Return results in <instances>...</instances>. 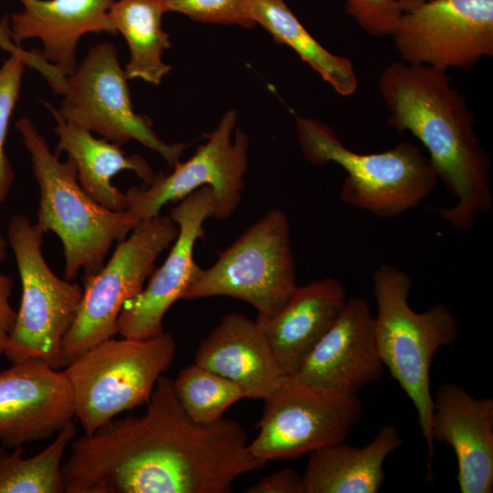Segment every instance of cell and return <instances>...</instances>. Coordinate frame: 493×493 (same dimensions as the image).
Listing matches in <instances>:
<instances>
[{
    "instance_id": "obj_1",
    "label": "cell",
    "mask_w": 493,
    "mask_h": 493,
    "mask_svg": "<svg viewBox=\"0 0 493 493\" xmlns=\"http://www.w3.org/2000/svg\"><path fill=\"white\" fill-rule=\"evenodd\" d=\"M378 88L388 112L387 124L412 133L425 146L438 180L455 196L453 206L438 209L458 231H467L493 206L491 161L475 130V114L446 71L404 61L391 62Z\"/></svg>"
},
{
    "instance_id": "obj_2",
    "label": "cell",
    "mask_w": 493,
    "mask_h": 493,
    "mask_svg": "<svg viewBox=\"0 0 493 493\" xmlns=\"http://www.w3.org/2000/svg\"><path fill=\"white\" fill-rule=\"evenodd\" d=\"M30 155L39 187L36 226L60 240L65 257V279L97 273L115 241L128 236L140 223L127 211L116 212L92 199L81 187L74 162H61L26 117L16 122Z\"/></svg>"
},
{
    "instance_id": "obj_3",
    "label": "cell",
    "mask_w": 493,
    "mask_h": 493,
    "mask_svg": "<svg viewBox=\"0 0 493 493\" xmlns=\"http://www.w3.org/2000/svg\"><path fill=\"white\" fill-rule=\"evenodd\" d=\"M412 284L409 274L395 266L382 264L374 270V331L384 367L415 408L432 476L434 401L430 371L437 351L456 340L458 328L456 318L444 304H435L425 312L413 310L408 302Z\"/></svg>"
},
{
    "instance_id": "obj_4",
    "label": "cell",
    "mask_w": 493,
    "mask_h": 493,
    "mask_svg": "<svg viewBox=\"0 0 493 493\" xmlns=\"http://www.w3.org/2000/svg\"><path fill=\"white\" fill-rule=\"evenodd\" d=\"M296 130L307 161L317 166L332 163L346 172L341 200L377 217H397L416 207L439 181L429 158L412 142H401L381 152L359 153L318 120L298 117Z\"/></svg>"
},
{
    "instance_id": "obj_5",
    "label": "cell",
    "mask_w": 493,
    "mask_h": 493,
    "mask_svg": "<svg viewBox=\"0 0 493 493\" xmlns=\"http://www.w3.org/2000/svg\"><path fill=\"white\" fill-rule=\"evenodd\" d=\"M176 345L167 332L148 339H108L64 368L73 398L74 419L85 435L120 414L146 404L171 366Z\"/></svg>"
},
{
    "instance_id": "obj_6",
    "label": "cell",
    "mask_w": 493,
    "mask_h": 493,
    "mask_svg": "<svg viewBox=\"0 0 493 493\" xmlns=\"http://www.w3.org/2000/svg\"><path fill=\"white\" fill-rule=\"evenodd\" d=\"M297 287L289 223L274 208L202 268L183 299L230 297L253 306L263 322L286 305Z\"/></svg>"
},
{
    "instance_id": "obj_7",
    "label": "cell",
    "mask_w": 493,
    "mask_h": 493,
    "mask_svg": "<svg viewBox=\"0 0 493 493\" xmlns=\"http://www.w3.org/2000/svg\"><path fill=\"white\" fill-rule=\"evenodd\" d=\"M178 231L170 215L159 214L141 221L130 236L118 242L97 273L83 278L82 299L61 346V368L117 334L123 305L142 291L155 270L157 258L172 246Z\"/></svg>"
},
{
    "instance_id": "obj_8",
    "label": "cell",
    "mask_w": 493,
    "mask_h": 493,
    "mask_svg": "<svg viewBox=\"0 0 493 493\" xmlns=\"http://www.w3.org/2000/svg\"><path fill=\"white\" fill-rule=\"evenodd\" d=\"M43 235L23 215H14L7 227L22 296L5 356L12 363L37 358L60 369L62 342L75 320L83 288L50 269L42 252Z\"/></svg>"
},
{
    "instance_id": "obj_9",
    "label": "cell",
    "mask_w": 493,
    "mask_h": 493,
    "mask_svg": "<svg viewBox=\"0 0 493 493\" xmlns=\"http://www.w3.org/2000/svg\"><path fill=\"white\" fill-rule=\"evenodd\" d=\"M127 80L115 46L100 43L67 77L58 110L67 121L109 142L123 145L138 141L173 166L188 145L169 144L157 136L151 120L134 111Z\"/></svg>"
},
{
    "instance_id": "obj_10",
    "label": "cell",
    "mask_w": 493,
    "mask_h": 493,
    "mask_svg": "<svg viewBox=\"0 0 493 493\" xmlns=\"http://www.w3.org/2000/svg\"><path fill=\"white\" fill-rule=\"evenodd\" d=\"M362 411L358 394H344L299 383L288 377L265 400L251 455L267 463L289 460L344 442Z\"/></svg>"
},
{
    "instance_id": "obj_11",
    "label": "cell",
    "mask_w": 493,
    "mask_h": 493,
    "mask_svg": "<svg viewBox=\"0 0 493 493\" xmlns=\"http://www.w3.org/2000/svg\"><path fill=\"white\" fill-rule=\"evenodd\" d=\"M236 113L230 110L216 129L206 136V142L186 162L176 163L168 174L160 173L142 187L132 186L126 192L128 214L138 222L160 214L171 202H177L195 190L209 185L215 196L214 217L225 220L241 202L244 175L248 166V138L240 129L232 131Z\"/></svg>"
},
{
    "instance_id": "obj_12",
    "label": "cell",
    "mask_w": 493,
    "mask_h": 493,
    "mask_svg": "<svg viewBox=\"0 0 493 493\" xmlns=\"http://www.w3.org/2000/svg\"><path fill=\"white\" fill-rule=\"evenodd\" d=\"M392 37L404 63L471 70L493 56V0H428L403 13Z\"/></svg>"
},
{
    "instance_id": "obj_13",
    "label": "cell",
    "mask_w": 493,
    "mask_h": 493,
    "mask_svg": "<svg viewBox=\"0 0 493 493\" xmlns=\"http://www.w3.org/2000/svg\"><path fill=\"white\" fill-rule=\"evenodd\" d=\"M215 196L205 185L170 208L178 236L163 265L154 270L142 291L123 305L117 333L130 339H148L163 332V320L172 305L197 278L202 267L194 259V248L204 238V223L213 218Z\"/></svg>"
},
{
    "instance_id": "obj_14",
    "label": "cell",
    "mask_w": 493,
    "mask_h": 493,
    "mask_svg": "<svg viewBox=\"0 0 493 493\" xmlns=\"http://www.w3.org/2000/svg\"><path fill=\"white\" fill-rule=\"evenodd\" d=\"M74 420L64 371L43 360L13 362L0 372V443L8 448L44 440Z\"/></svg>"
},
{
    "instance_id": "obj_15",
    "label": "cell",
    "mask_w": 493,
    "mask_h": 493,
    "mask_svg": "<svg viewBox=\"0 0 493 493\" xmlns=\"http://www.w3.org/2000/svg\"><path fill=\"white\" fill-rule=\"evenodd\" d=\"M384 370L375 339L374 316L365 299L351 297L335 323L289 378L319 389L358 394L381 380Z\"/></svg>"
},
{
    "instance_id": "obj_16",
    "label": "cell",
    "mask_w": 493,
    "mask_h": 493,
    "mask_svg": "<svg viewBox=\"0 0 493 493\" xmlns=\"http://www.w3.org/2000/svg\"><path fill=\"white\" fill-rule=\"evenodd\" d=\"M433 401V440L453 448L460 492L491 493L493 399L475 398L456 383H446Z\"/></svg>"
},
{
    "instance_id": "obj_17",
    "label": "cell",
    "mask_w": 493,
    "mask_h": 493,
    "mask_svg": "<svg viewBox=\"0 0 493 493\" xmlns=\"http://www.w3.org/2000/svg\"><path fill=\"white\" fill-rule=\"evenodd\" d=\"M194 363L237 383L251 399L265 401L288 377L259 323L236 312L225 315L201 341Z\"/></svg>"
},
{
    "instance_id": "obj_18",
    "label": "cell",
    "mask_w": 493,
    "mask_h": 493,
    "mask_svg": "<svg viewBox=\"0 0 493 493\" xmlns=\"http://www.w3.org/2000/svg\"><path fill=\"white\" fill-rule=\"evenodd\" d=\"M21 12L9 16L12 39L37 38L41 56L66 77L74 72L78 43L89 33L117 35L110 16L115 0H18Z\"/></svg>"
},
{
    "instance_id": "obj_19",
    "label": "cell",
    "mask_w": 493,
    "mask_h": 493,
    "mask_svg": "<svg viewBox=\"0 0 493 493\" xmlns=\"http://www.w3.org/2000/svg\"><path fill=\"white\" fill-rule=\"evenodd\" d=\"M348 297L343 284L325 277L298 286L271 319L257 322L283 372L292 376L341 314Z\"/></svg>"
},
{
    "instance_id": "obj_20",
    "label": "cell",
    "mask_w": 493,
    "mask_h": 493,
    "mask_svg": "<svg viewBox=\"0 0 493 493\" xmlns=\"http://www.w3.org/2000/svg\"><path fill=\"white\" fill-rule=\"evenodd\" d=\"M44 104L57 122V153L63 152L74 162L84 191L108 209L126 211L128 197L111 184V179L120 172L130 170L148 184L155 176L150 164L140 155H127L121 145L96 138L92 132L67 121L48 102Z\"/></svg>"
},
{
    "instance_id": "obj_21",
    "label": "cell",
    "mask_w": 493,
    "mask_h": 493,
    "mask_svg": "<svg viewBox=\"0 0 493 493\" xmlns=\"http://www.w3.org/2000/svg\"><path fill=\"white\" fill-rule=\"evenodd\" d=\"M402 442L397 428L385 425L362 447L341 442L312 451L302 476L304 493L379 492L383 463Z\"/></svg>"
},
{
    "instance_id": "obj_22",
    "label": "cell",
    "mask_w": 493,
    "mask_h": 493,
    "mask_svg": "<svg viewBox=\"0 0 493 493\" xmlns=\"http://www.w3.org/2000/svg\"><path fill=\"white\" fill-rule=\"evenodd\" d=\"M164 13L163 0H115L112 4L111 22L130 50L124 69L128 79L159 85L171 71L172 67L162 59L163 51L171 47L169 35L162 26Z\"/></svg>"
},
{
    "instance_id": "obj_23",
    "label": "cell",
    "mask_w": 493,
    "mask_h": 493,
    "mask_svg": "<svg viewBox=\"0 0 493 493\" xmlns=\"http://www.w3.org/2000/svg\"><path fill=\"white\" fill-rule=\"evenodd\" d=\"M250 14L277 42L291 47L341 96L358 87L351 61L324 48L302 26L284 0H250Z\"/></svg>"
},
{
    "instance_id": "obj_24",
    "label": "cell",
    "mask_w": 493,
    "mask_h": 493,
    "mask_svg": "<svg viewBox=\"0 0 493 493\" xmlns=\"http://www.w3.org/2000/svg\"><path fill=\"white\" fill-rule=\"evenodd\" d=\"M78 431L74 420L56 434L54 441L33 456L22 446H0V493H65L62 464Z\"/></svg>"
},
{
    "instance_id": "obj_25",
    "label": "cell",
    "mask_w": 493,
    "mask_h": 493,
    "mask_svg": "<svg viewBox=\"0 0 493 493\" xmlns=\"http://www.w3.org/2000/svg\"><path fill=\"white\" fill-rule=\"evenodd\" d=\"M177 398L191 420L209 425L246 398L240 385L196 363L184 368L173 381Z\"/></svg>"
},
{
    "instance_id": "obj_26",
    "label": "cell",
    "mask_w": 493,
    "mask_h": 493,
    "mask_svg": "<svg viewBox=\"0 0 493 493\" xmlns=\"http://www.w3.org/2000/svg\"><path fill=\"white\" fill-rule=\"evenodd\" d=\"M26 64L11 55L0 68V205L5 201L14 182V173L5 151L10 118L18 100Z\"/></svg>"
},
{
    "instance_id": "obj_27",
    "label": "cell",
    "mask_w": 493,
    "mask_h": 493,
    "mask_svg": "<svg viewBox=\"0 0 493 493\" xmlns=\"http://www.w3.org/2000/svg\"><path fill=\"white\" fill-rule=\"evenodd\" d=\"M164 11L180 13L208 24L256 26L250 14V0H163Z\"/></svg>"
},
{
    "instance_id": "obj_28",
    "label": "cell",
    "mask_w": 493,
    "mask_h": 493,
    "mask_svg": "<svg viewBox=\"0 0 493 493\" xmlns=\"http://www.w3.org/2000/svg\"><path fill=\"white\" fill-rule=\"evenodd\" d=\"M346 13L372 37L392 36L403 11L394 0H345Z\"/></svg>"
},
{
    "instance_id": "obj_29",
    "label": "cell",
    "mask_w": 493,
    "mask_h": 493,
    "mask_svg": "<svg viewBox=\"0 0 493 493\" xmlns=\"http://www.w3.org/2000/svg\"><path fill=\"white\" fill-rule=\"evenodd\" d=\"M0 47L9 52L10 55L21 58L26 66L37 70L47 79L54 92H58L63 88L66 76L48 63L41 56L40 51H26L12 39L9 18L6 16L0 20Z\"/></svg>"
},
{
    "instance_id": "obj_30",
    "label": "cell",
    "mask_w": 493,
    "mask_h": 493,
    "mask_svg": "<svg viewBox=\"0 0 493 493\" xmlns=\"http://www.w3.org/2000/svg\"><path fill=\"white\" fill-rule=\"evenodd\" d=\"M246 493H304L302 476L286 467L262 477Z\"/></svg>"
},
{
    "instance_id": "obj_31",
    "label": "cell",
    "mask_w": 493,
    "mask_h": 493,
    "mask_svg": "<svg viewBox=\"0 0 493 493\" xmlns=\"http://www.w3.org/2000/svg\"><path fill=\"white\" fill-rule=\"evenodd\" d=\"M13 288V279L0 273V356L5 355L16 319V311L10 303Z\"/></svg>"
},
{
    "instance_id": "obj_32",
    "label": "cell",
    "mask_w": 493,
    "mask_h": 493,
    "mask_svg": "<svg viewBox=\"0 0 493 493\" xmlns=\"http://www.w3.org/2000/svg\"><path fill=\"white\" fill-rule=\"evenodd\" d=\"M400 5L402 11L408 12L428 0H394Z\"/></svg>"
},
{
    "instance_id": "obj_33",
    "label": "cell",
    "mask_w": 493,
    "mask_h": 493,
    "mask_svg": "<svg viewBox=\"0 0 493 493\" xmlns=\"http://www.w3.org/2000/svg\"><path fill=\"white\" fill-rule=\"evenodd\" d=\"M6 246L7 244L4 239L0 230V264L3 263L6 257Z\"/></svg>"
}]
</instances>
